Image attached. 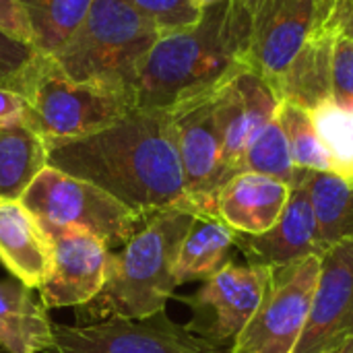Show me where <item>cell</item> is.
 Wrapping results in <instances>:
<instances>
[{
    "label": "cell",
    "mask_w": 353,
    "mask_h": 353,
    "mask_svg": "<svg viewBox=\"0 0 353 353\" xmlns=\"http://www.w3.org/2000/svg\"><path fill=\"white\" fill-rule=\"evenodd\" d=\"M48 165L103 188L145 215L170 207L196 215L165 108H134L95 134L50 145Z\"/></svg>",
    "instance_id": "cell-1"
},
{
    "label": "cell",
    "mask_w": 353,
    "mask_h": 353,
    "mask_svg": "<svg viewBox=\"0 0 353 353\" xmlns=\"http://www.w3.org/2000/svg\"><path fill=\"white\" fill-rule=\"evenodd\" d=\"M252 0H223L201 10L194 25L163 33L143 62L134 108H172L215 89L250 60ZM254 68V66H252Z\"/></svg>",
    "instance_id": "cell-2"
},
{
    "label": "cell",
    "mask_w": 353,
    "mask_h": 353,
    "mask_svg": "<svg viewBox=\"0 0 353 353\" xmlns=\"http://www.w3.org/2000/svg\"><path fill=\"white\" fill-rule=\"evenodd\" d=\"M194 213L170 207L151 215L147 225L112 254L110 275L101 292L77 308L79 325L112 316L147 319L165 310L176 285L174 267Z\"/></svg>",
    "instance_id": "cell-3"
},
{
    "label": "cell",
    "mask_w": 353,
    "mask_h": 353,
    "mask_svg": "<svg viewBox=\"0 0 353 353\" xmlns=\"http://www.w3.org/2000/svg\"><path fill=\"white\" fill-rule=\"evenodd\" d=\"M161 35L126 0H93L79 29L52 58L74 81L132 97L139 70Z\"/></svg>",
    "instance_id": "cell-4"
},
{
    "label": "cell",
    "mask_w": 353,
    "mask_h": 353,
    "mask_svg": "<svg viewBox=\"0 0 353 353\" xmlns=\"http://www.w3.org/2000/svg\"><path fill=\"white\" fill-rule=\"evenodd\" d=\"M12 89L27 101V128L46 147L95 134L134 110L130 95L74 81L39 52Z\"/></svg>",
    "instance_id": "cell-5"
},
{
    "label": "cell",
    "mask_w": 353,
    "mask_h": 353,
    "mask_svg": "<svg viewBox=\"0 0 353 353\" xmlns=\"http://www.w3.org/2000/svg\"><path fill=\"white\" fill-rule=\"evenodd\" d=\"M21 203L43 228L83 230L110 250L128 244L151 219V215L124 205L103 188L52 165L35 176Z\"/></svg>",
    "instance_id": "cell-6"
},
{
    "label": "cell",
    "mask_w": 353,
    "mask_h": 353,
    "mask_svg": "<svg viewBox=\"0 0 353 353\" xmlns=\"http://www.w3.org/2000/svg\"><path fill=\"white\" fill-rule=\"evenodd\" d=\"M50 353H223L163 312L147 319L112 316L89 325H54Z\"/></svg>",
    "instance_id": "cell-7"
},
{
    "label": "cell",
    "mask_w": 353,
    "mask_h": 353,
    "mask_svg": "<svg viewBox=\"0 0 353 353\" xmlns=\"http://www.w3.org/2000/svg\"><path fill=\"white\" fill-rule=\"evenodd\" d=\"M321 256L273 269L271 290L225 353H292L304 331Z\"/></svg>",
    "instance_id": "cell-8"
},
{
    "label": "cell",
    "mask_w": 353,
    "mask_h": 353,
    "mask_svg": "<svg viewBox=\"0 0 353 353\" xmlns=\"http://www.w3.org/2000/svg\"><path fill=\"white\" fill-rule=\"evenodd\" d=\"M168 110L174 122L186 192L196 215L217 217L215 199L230 176L221 161V139L215 120V89L186 97Z\"/></svg>",
    "instance_id": "cell-9"
},
{
    "label": "cell",
    "mask_w": 353,
    "mask_h": 353,
    "mask_svg": "<svg viewBox=\"0 0 353 353\" xmlns=\"http://www.w3.org/2000/svg\"><path fill=\"white\" fill-rule=\"evenodd\" d=\"M273 283V269L254 263H225L203 288L188 298L199 316H209L201 337L223 345L234 341L265 302Z\"/></svg>",
    "instance_id": "cell-10"
},
{
    "label": "cell",
    "mask_w": 353,
    "mask_h": 353,
    "mask_svg": "<svg viewBox=\"0 0 353 353\" xmlns=\"http://www.w3.org/2000/svg\"><path fill=\"white\" fill-rule=\"evenodd\" d=\"M333 0H252V66L273 85L308 37L323 29Z\"/></svg>",
    "instance_id": "cell-11"
},
{
    "label": "cell",
    "mask_w": 353,
    "mask_h": 353,
    "mask_svg": "<svg viewBox=\"0 0 353 353\" xmlns=\"http://www.w3.org/2000/svg\"><path fill=\"white\" fill-rule=\"evenodd\" d=\"M273 85L252 66H244L215 87V120L221 139V161L228 176L242 172L244 153L254 134L279 110Z\"/></svg>",
    "instance_id": "cell-12"
},
{
    "label": "cell",
    "mask_w": 353,
    "mask_h": 353,
    "mask_svg": "<svg viewBox=\"0 0 353 353\" xmlns=\"http://www.w3.org/2000/svg\"><path fill=\"white\" fill-rule=\"evenodd\" d=\"M353 337V242L343 240L321 254L310 312L292 353L337 352Z\"/></svg>",
    "instance_id": "cell-13"
},
{
    "label": "cell",
    "mask_w": 353,
    "mask_h": 353,
    "mask_svg": "<svg viewBox=\"0 0 353 353\" xmlns=\"http://www.w3.org/2000/svg\"><path fill=\"white\" fill-rule=\"evenodd\" d=\"M54 246L52 271L39 288L46 308H81L105 285L112 250L77 228H43Z\"/></svg>",
    "instance_id": "cell-14"
},
{
    "label": "cell",
    "mask_w": 353,
    "mask_h": 353,
    "mask_svg": "<svg viewBox=\"0 0 353 353\" xmlns=\"http://www.w3.org/2000/svg\"><path fill=\"white\" fill-rule=\"evenodd\" d=\"M236 246L248 263L271 269L288 267L308 256H321L327 250L319 238L314 211L302 184L292 186L285 209L271 230L259 236L236 232Z\"/></svg>",
    "instance_id": "cell-15"
},
{
    "label": "cell",
    "mask_w": 353,
    "mask_h": 353,
    "mask_svg": "<svg viewBox=\"0 0 353 353\" xmlns=\"http://www.w3.org/2000/svg\"><path fill=\"white\" fill-rule=\"evenodd\" d=\"M54 261L50 234L21 201L0 203V263L31 290H39Z\"/></svg>",
    "instance_id": "cell-16"
},
{
    "label": "cell",
    "mask_w": 353,
    "mask_h": 353,
    "mask_svg": "<svg viewBox=\"0 0 353 353\" xmlns=\"http://www.w3.org/2000/svg\"><path fill=\"white\" fill-rule=\"evenodd\" d=\"M290 192L292 186L275 178L256 172H240L217 192L215 211L234 232L259 236L277 223Z\"/></svg>",
    "instance_id": "cell-17"
},
{
    "label": "cell",
    "mask_w": 353,
    "mask_h": 353,
    "mask_svg": "<svg viewBox=\"0 0 353 353\" xmlns=\"http://www.w3.org/2000/svg\"><path fill=\"white\" fill-rule=\"evenodd\" d=\"M54 323L31 288L17 279L0 281V347L6 353H50Z\"/></svg>",
    "instance_id": "cell-18"
},
{
    "label": "cell",
    "mask_w": 353,
    "mask_h": 353,
    "mask_svg": "<svg viewBox=\"0 0 353 353\" xmlns=\"http://www.w3.org/2000/svg\"><path fill=\"white\" fill-rule=\"evenodd\" d=\"M333 35L316 31L308 37L290 66L273 81V89L281 101H292L304 110L333 97Z\"/></svg>",
    "instance_id": "cell-19"
},
{
    "label": "cell",
    "mask_w": 353,
    "mask_h": 353,
    "mask_svg": "<svg viewBox=\"0 0 353 353\" xmlns=\"http://www.w3.org/2000/svg\"><path fill=\"white\" fill-rule=\"evenodd\" d=\"M234 246L236 232L228 223H223L219 217L194 215L176 259V285H184L190 281H207L225 263L232 261L230 252Z\"/></svg>",
    "instance_id": "cell-20"
},
{
    "label": "cell",
    "mask_w": 353,
    "mask_h": 353,
    "mask_svg": "<svg viewBox=\"0 0 353 353\" xmlns=\"http://www.w3.org/2000/svg\"><path fill=\"white\" fill-rule=\"evenodd\" d=\"M296 184L308 192L323 246L353 242V182L329 172L300 170Z\"/></svg>",
    "instance_id": "cell-21"
},
{
    "label": "cell",
    "mask_w": 353,
    "mask_h": 353,
    "mask_svg": "<svg viewBox=\"0 0 353 353\" xmlns=\"http://www.w3.org/2000/svg\"><path fill=\"white\" fill-rule=\"evenodd\" d=\"M48 165L46 143L29 128H0V203L21 201Z\"/></svg>",
    "instance_id": "cell-22"
},
{
    "label": "cell",
    "mask_w": 353,
    "mask_h": 353,
    "mask_svg": "<svg viewBox=\"0 0 353 353\" xmlns=\"http://www.w3.org/2000/svg\"><path fill=\"white\" fill-rule=\"evenodd\" d=\"M93 0H19L39 54L52 56L83 23Z\"/></svg>",
    "instance_id": "cell-23"
},
{
    "label": "cell",
    "mask_w": 353,
    "mask_h": 353,
    "mask_svg": "<svg viewBox=\"0 0 353 353\" xmlns=\"http://www.w3.org/2000/svg\"><path fill=\"white\" fill-rule=\"evenodd\" d=\"M277 120L285 132L290 153L298 170L335 174L333 161L314 130L312 116L308 110L292 101H281L277 110Z\"/></svg>",
    "instance_id": "cell-24"
},
{
    "label": "cell",
    "mask_w": 353,
    "mask_h": 353,
    "mask_svg": "<svg viewBox=\"0 0 353 353\" xmlns=\"http://www.w3.org/2000/svg\"><path fill=\"white\" fill-rule=\"evenodd\" d=\"M314 130L325 145L335 174L353 182V108L339 105L333 97L310 110Z\"/></svg>",
    "instance_id": "cell-25"
},
{
    "label": "cell",
    "mask_w": 353,
    "mask_h": 353,
    "mask_svg": "<svg viewBox=\"0 0 353 353\" xmlns=\"http://www.w3.org/2000/svg\"><path fill=\"white\" fill-rule=\"evenodd\" d=\"M242 172H256V174L275 178L288 186L296 184L300 170L296 168L292 159L290 145H288L285 132L277 116L269 124H265L250 141L244 153Z\"/></svg>",
    "instance_id": "cell-26"
},
{
    "label": "cell",
    "mask_w": 353,
    "mask_h": 353,
    "mask_svg": "<svg viewBox=\"0 0 353 353\" xmlns=\"http://www.w3.org/2000/svg\"><path fill=\"white\" fill-rule=\"evenodd\" d=\"M141 14L157 25L161 33L186 29L194 25L201 12L190 4V0H126Z\"/></svg>",
    "instance_id": "cell-27"
},
{
    "label": "cell",
    "mask_w": 353,
    "mask_h": 353,
    "mask_svg": "<svg viewBox=\"0 0 353 353\" xmlns=\"http://www.w3.org/2000/svg\"><path fill=\"white\" fill-rule=\"evenodd\" d=\"M333 99L353 108V39L337 37L333 46Z\"/></svg>",
    "instance_id": "cell-28"
},
{
    "label": "cell",
    "mask_w": 353,
    "mask_h": 353,
    "mask_svg": "<svg viewBox=\"0 0 353 353\" xmlns=\"http://www.w3.org/2000/svg\"><path fill=\"white\" fill-rule=\"evenodd\" d=\"M35 54L33 46L23 43L0 29V87L12 89Z\"/></svg>",
    "instance_id": "cell-29"
},
{
    "label": "cell",
    "mask_w": 353,
    "mask_h": 353,
    "mask_svg": "<svg viewBox=\"0 0 353 353\" xmlns=\"http://www.w3.org/2000/svg\"><path fill=\"white\" fill-rule=\"evenodd\" d=\"M0 128H27V101L8 87H0Z\"/></svg>",
    "instance_id": "cell-30"
},
{
    "label": "cell",
    "mask_w": 353,
    "mask_h": 353,
    "mask_svg": "<svg viewBox=\"0 0 353 353\" xmlns=\"http://www.w3.org/2000/svg\"><path fill=\"white\" fill-rule=\"evenodd\" d=\"M0 29L10 37L33 46V37L19 6V0H0Z\"/></svg>",
    "instance_id": "cell-31"
},
{
    "label": "cell",
    "mask_w": 353,
    "mask_h": 353,
    "mask_svg": "<svg viewBox=\"0 0 353 353\" xmlns=\"http://www.w3.org/2000/svg\"><path fill=\"white\" fill-rule=\"evenodd\" d=\"M321 31L333 37L353 39V0H333Z\"/></svg>",
    "instance_id": "cell-32"
},
{
    "label": "cell",
    "mask_w": 353,
    "mask_h": 353,
    "mask_svg": "<svg viewBox=\"0 0 353 353\" xmlns=\"http://www.w3.org/2000/svg\"><path fill=\"white\" fill-rule=\"evenodd\" d=\"M219 2H223V0H190V4L201 12V10H205V8H209V6H213V4H219Z\"/></svg>",
    "instance_id": "cell-33"
},
{
    "label": "cell",
    "mask_w": 353,
    "mask_h": 353,
    "mask_svg": "<svg viewBox=\"0 0 353 353\" xmlns=\"http://www.w3.org/2000/svg\"><path fill=\"white\" fill-rule=\"evenodd\" d=\"M337 353H353V337L350 339V341H345V343L339 347V352Z\"/></svg>",
    "instance_id": "cell-34"
},
{
    "label": "cell",
    "mask_w": 353,
    "mask_h": 353,
    "mask_svg": "<svg viewBox=\"0 0 353 353\" xmlns=\"http://www.w3.org/2000/svg\"><path fill=\"white\" fill-rule=\"evenodd\" d=\"M337 352H339V350H337ZM337 352H329V353H337Z\"/></svg>",
    "instance_id": "cell-35"
}]
</instances>
